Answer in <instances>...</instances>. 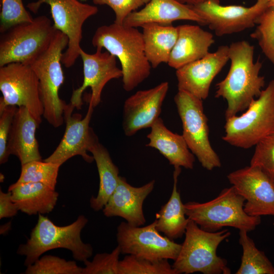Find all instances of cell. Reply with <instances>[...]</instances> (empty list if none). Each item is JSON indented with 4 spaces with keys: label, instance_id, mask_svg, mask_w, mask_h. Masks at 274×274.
<instances>
[{
    "label": "cell",
    "instance_id": "obj_16",
    "mask_svg": "<svg viewBox=\"0 0 274 274\" xmlns=\"http://www.w3.org/2000/svg\"><path fill=\"white\" fill-rule=\"evenodd\" d=\"M83 65V82L81 86L74 90L70 103L77 109H81L83 105L82 94L90 87L91 93L89 104L96 107L101 101L102 90L110 80L122 77L121 68L118 67L116 57L108 51L96 49L93 54L80 51Z\"/></svg>",
    "mask_w": 274,
    "mask_h": 274
},
{
    "label": "cell",
    "instance_id": "obj_25",
    "mask_svg": "<svg viewBox=\"0 0 274 274\" xmlns=\"http://www.w3.org/2000/svg\"><path fill=\"white\" fill-rule=\"evenodd\" d=\"M174 168V184L170 197L156 213L155 219L157 230L172 240L180 238L185 234L189 220L186 218L185 206L177 188L181 167Z\"/></svg>",
    "mask_w": 274,
    "mask_h": 274
},
{
    "label": "cell",
    "instance_id": "obj_38",
    "mask_svg": "<svg viewBox=\"0 0 274 274\" xmlns=\"http://www.w3.org/2000/svg\"><path fill=\"white\" fill-rule=\"evenodd\" d=\"M19 209L12 199L10 191L5 193L0 191V219L16 216Z\"/></svg>",
    "mask_w": 274,
    "mask_h": 274
},
{
    "label": "cell",
    "instance_id": "obj_6",
    "mask_svg": "<svg viewBox=\"0 0 274 274\" xmlns=\"http://www.w3.org/2000/svg\"><path fill=\"white\" fill-rule=\"evenodd\" d=\"M57 30L45 15L1 33L0 66L12 62L31 64L49 47Z\"/></svg>",
    "mask_w": 274,
    "mask_h": 274
},
{
    "label": "cell",
    "instance_id": "obj_11",
    "mask_svg": "<svg viewBox=\"0 0 274 274\" xmlns=\"http://www.w3.org/2000/svg\"><path fill=\"white\" fill-rule=\"evenodd\" d=\"M0 112L6 107L27 108L40 125L43 117L39 80L30 65L12 62L0 66Z\"/></svg>",
    "mask_w": 274,
    "mask_h": 274
},
{
    "label": "cell",
    "instance_id": "obj_4",
    "mask_svg": "<svg viewBox=\"0 0 274 274\" xmlns=\"http://www.w3.org/2000/svg\"><path fill=\"white\" fill-rule=\"evenodd\" d=\"M230 234L227 229L215 232L204 230L189 219L185 239L173 268L177 274L231 273L227 260L217 254L219 245Z\"/></svg>",
    "mask_w": 274,
    "mask_h": 274
},
{
    "label": "cell",
    "instance_id": "obj_17",
    "mask_svg": "<svg viewBox=\"0 0 274 274\" xmlns=\"http://www.w3.org/2000/svg\"><path fill=\"white\" fill-rule=\"evenodd\" d=\"M228 54L229 46H220L215 52L176 70L178 90L206 99L214 79L229 60Z\"/></svg>",
    "mask_w": 274,
    "mask_h": 274
},
{
    "label": "cell",
    "instance_id": "obj_37",
    "mask_svg": "<svg viewBox=\"0 0 274 274\" xmlns=\"http://www.w3.org/2000/svg\"><path fill=\"white\" fill-rule=\"evenodd\" d=\"M18 107L15 106L6 107L0 112V163L8 161L9 155L7 145L13 121Z\"/></svg>",
    "mask_w": 274,
    "mask_h": 274
},
{
    "label": "cell",
    "instance_id": "obj_23",
    "mask_svg": "<svg viewBox=\"0 0 274 274\" xmlns=\"http://www.w3.org/2000/svg\"><path fill=\"white\" fill-rule=\"evenodd\" d=\"M146 146L157 150L174 167L193 169L195 156L189 150L182 135L169 130L159 118L151 127Z\"/></svg>",
    "mask_w": 274,
    "mask_h": 274
},
{
    "label": "cell",
    "instance_id": "obj_7",
    "mask_svg": "<svg viewBox=\"0 0 274 274\" xmlns=\"http://www.w3.org/2000/svg\"><path fill=\"white\" fill-rule=\"evenodd\" d=\"M68 43L67 36L57 30L48 48L29 65L39 80L43 117L54 127H59L64 121V110L67 104L60 98L59 90L64 79L61 66L62 52Z\"/></svg>",
    "mask_w": 274,
    "mask_h": 274
},
{
    "label": "cell",
    "instance_id": "obj_2",
    "mask_svg": "<svg viewBox=\"0 0 274 274\" xmlns=\"http://www.w3.org/2000/svg\"><path fill=\"white\" fill-rule=\"evenodd\" d=\"M91 43L119 59L126 91L132 90L150 76L152 66L145 53L142 33L136 27L115 22L102 25L95 30Z\"/></svg>",
    "mask_w": 274,
    "mask_h": 274
},
{
    "label": "cell",
    "instance_id": "obj_14",
    "mask_svg": "<svg viewBox=\"0 0 274 274\" xmlns=\"http://www.w3.org/2000/svg\"><path fill=\"white\" fill-rule=\"evenodd\" d=\"M227 179L245 199L247 214L274 216V180L261 169L250 165L229 173Z\"/></svg>",
    "mask_w": 274,
    "mask_h": 274
},
{
    "label": "cell",
    "instance_id": "obj_35",
    "mask_svg": "<svg viewBox=\"0 0 274 274\" xmlns=\"http://www.w3.org/2000/svg\"><path fill=\"white\" fill-rule=\"evenodd\" d=\"M250 165L260 168L274 180V130L255 146Z\"/></svg>",
    "mask_w": 274,
    "mask_h": 274
},
{
    "label": "cell",
    "instance_id": "obj_28",
    "mask_svg": "<svg viewBox=\"0 0 274 274\" xmlns=\"http://www.w3.org/2000/svg\"><path fill=\"white\" fill-rule=\"evenodd\" d=\"M242 247L241 265L236 274H274V266L263 251L256 246L246 230L239 231Z\"/></svg>",
    "mask_w": 274,
    "mask_h": 274
},
{
    "label": "cell",
    "instance_id": "obj_30",
    "mask_svg": "<svg viewBox=\"0 0 274 274\" xmlns=\"http://www.w3.org/2000/svg\"><path fill=\"white\" fill-rule=\"evenodd\" d=\"M119 274H177L167 259L152 261L127 255L120 260Z\"/></svg>",
    "mask_w": 274,
    "mask_h": 274
},
{
    "label": "cell",
    "instance_id": "obj_5",
    "mask_svg": "<svg viewBox=\"0 0 274 274\" xmlns=\"http://www.w3.org/2000/svg\"><path fill=\"white\" fill-rule=\"evenodd\" d=\"M245 202V199L231 186L211 200L189 201L184 206L187 218L204 230L215 232L230 227L249 232L260 224L261 217L247 214Z\"/></svg>",
    "mask_w": 274,
    "mask_h": 274
},
{
    "label": "cell",
    "instance_id": "obj_15",
    "mask_svg": "<svg viewBox=\"0 0 274 274\" xmlns=\"http://www.w3.org/2000/svg\"><path fill=\"white\" fill-rule=\"evenodd\" d=\"M75 108L71 103L64 110L66 123L64 135L54 152L44 161L62 165L72 157L80 155L88 163L94 158L87 153L94 141L98 138L89 123L93 111V106L89 104L88 111L83 118L80 114H72Z\"/></svg>",
    "mask_w": 274,
    "mask_h": 274
},
{
    "label": "cell",
    "instance_id": "obj_40",
    "mask_svg": "<svg viewBox=\"0 0 274 274\" xmlns=\"http://www.w3.org/2000/svg\"><path fill=\"white\" fill-rule=\"evenodd\" d=\"M11 222H8L1 226V234H5L8 232L11 228Z\"/></svg>",
    "mask_w": 274,
    "mask_h": 274
},
{
    "label": "cell",
    "instance_id": "obj_9",
    "mask_svg": "<svg viewBox=\"0 0 274 274\" xmlns=\"http://www.w3.org/2000/svg\"><path fill=\"white\" fill-rule=\"evenodd\" d=\"M174 101L182 124V135L189 150L205 169L212 170L220 167L221 160L210 142L202 100L178 90Z\"/></svg>",
    "mask_w": 274,
    "mask_h": 274
},
{
    "label": "cell",
    "instance_id": "obj_42",
    "mask_svg": "<svg viewBox=\"0 0 274 274\" xmlns=\"http://www.w3.org/2000/svg\"><path fill=\"white\" fill-rule=\"evenodd\" d=\"M81 1H86V0H81Z\"/></svg>",
    "mask_w": 274,
    "mask_h": 274
},
{
    "label": "cell",
    "instance_id": "obj_8",
    "mask_svg": "<svg viewBox=\"0 0 274 274\" xmlns=\"http://www.w3.org/2000/svg\"><path fill=\"white\" fill-rule=\"evenodd\" d=\"M222 139L245 149L255 146L274 130V80L240 116L226 119Z\"/></svg>",
    "mask_w": 274,
    "mask_h": 274
},
{
    "label": "cell",
    "instance_id": "obj_3",
    "mask_svg": "<svg viewBox=\"0 0 274 274\" xmlns=\"http://www.w3.org/2000/svg\"><path fill=\"white\" fill-rule=\"evenodd\" d=\"M88 221L81 215L72 223L60 226L40 214L29 238L25 244L19 245L17 253L25 257L26 266L33 263L45 252L58 248L70 250L74 259L84 262L93 254L91 245L84 243L81 237V231Z\"/></svg>",
    "mask_w": 274,
    "mask_h": 274
},
{
    "label": "cell",
    "instance_id": "obj_32",
    "mask_svg": "<svg viewBox=\"0 0 274 274\" xmlns=\"http://www.w3.org/2000/svg\"><path fill=\"white\" fill-rule=\"evenodd\" d=\"M26 267V274H82L83 269L75 261L51 255L42 256Z\"/></svg>",
    "mask_w": 274,
    "mask_h": 274
},
{
    "label": "cell",
    "instance_id": "obj_22",
    "mask_svg": "<svg viewBox=\"0 0 274 274\" xmlns=\"http://www.w3.org/2000/svg\"><path fill=\"white\" fill-rule=\"evenodd\" d=\"M177 28V40L167 63L176 70L203 57L214 43L213 34L197 25H181Z\"/></svg>",
    "mask_w": 274,
    "mask_h": 274
},
{
    "label": "cell",
    "instance_id": "obj_41",
    "mask_svg": "<svg viewBox=\"0 0 274 274\" xmlns=\"http://www.w3.org/2000/svg\"><path fill=\"white\" fill-rule=\"evenodd\" d=\"M269 6H274V0H269Z\"/></svg>",
    "mask_w": 274,
    "mask_h": 274
},
{
    "label": "cell",
    "instance_id": "obj_34",
    "mask_svg": "<svg viewBox=\"0 0 274 274\" xmlns=\"http://www.w3.org/2000/svg\"><path fill=\"white\" fill-rule=\"evenodd\" d=\"M121 253L117 246L110 253L96 254L92 260L84 261L82 274H119V255Z\"/></svg>",
    "mask_w": 274,
    "mask_h": 274
},
{
    "label": "cell",
    "instance_id": "obj_31",
    "mask_svg": "<svg viewBox=\"0 0 274 274\" xmlns=\"http://www.w3.org/2000/svg\"><path fill=\"white\" fill-rule=\"evenodd\" d=\"M250 36L258 41L263 53L274 65V6H269L257 20Z\"/></svg>",
    "mask_w": 274,
    "mask_h": 274
},
{
    "label": "cell",
    "instance_id": "obj_26",
    "mask_svg": "<svg viewBox=\"0 0 274 274\" xmlns=\"http://www.w3.org/2000/svg\"><path fill=\"white\" fill-rule=\"evenodd\" d=\"M142 27L145 53L152 67L167 63L177 40V26L150 23Z\"/></svg>",
    "mask_w": 274,
    "mask_h": 274
},
{
    "label": "cell",
    "instance_id": "obj_29",
    "mask_svg": "<svg viewBox=\"0 0 274 274\" xmlns=\"http://www.w3.org/2000/svg\"><path fill=\"white\" fill-rule=\"evenodd\" d=\"M60 166L44 160L28 162L21 165L20 177L15 183H41L55 189Z\"/></svg>",
    "mask_w": 274,
    "mask_h": 274
},
{
    "label": "cell",
    "instance_id": "obj_33",
    "mask_svg": "<svg viewBox=\"0 0 274 274\" xmlns=\"http://www.w3.org/2000/svg\"><path fill=\"white\" fill-rule=\"evenodd\" d=\"M0 32L17 24L31 21L33 18L26 10L22 0H1Z\"/></svg>",
    "mask_w": 274,
    "mask_h": 274
},
{
    "label": "cell",
    "instance_id": "obj_36",
    "mask_svg": "<svg viewBox=\"0 0 274 274\" xmlns=\"http://www.w3.org/2000/svg\"><path fill=\"white\" fill-rule=\"evenodd\" d=\"M95 5H107L114 11L115 23L123 24L124 20L132 12L146 5L150 0H92Z\"/></svg>",
    "mask_w": 274,
    "mask_h": 274
},
{
    "label": "cell",
    "instance_id": "obj_21",
    "mask_svg": "<svg viewBox=\"0 0 274 274\" xmlns=\"http://www.w3.org/2000/svg\"><path fill=\"white\" fill-rule=\"evenodd\" d=\"M39 126L27 108L18 107L9 136L7 152L9 156H16L21 165L32 161L42 160L36 138Z\"/></svg>",
    "mask_w": 274,
    "mask_h": 274
},
{
    "label": "cell",
    "instance_id": "obj_39",
    "mask_svg": "<svg viewBox=\"0 0 274 274\" xmlns=\"http://www.w3.org/2000/svg\"><path fill=\"white\" fill-rule=\"evenodd\" d=\"M179 2L189 6H194L209 0H177Z\"/></svg>",
    "mask_w": 274,
    "mask_h": 274
},
{
    "label": "cell",
    "instance_id": "obj_12",
    "mask_svg": "<svg viewBox=\"0 0 274 274\" xmlns=\"http://www.w3.org/2000/svg\"><path fill=\"white\" fill-rule=\"evenodd\" d=\"M116 237L122 254L152 261L175 260L181 248V244L160 233L155 220L144 227L122 222L117 227Z\"/></svg>",
    "mask_w": 274,
    "mask_h": 274
},
{
    "label": "cell",
    "instance_id": "obj_18",
    "mask_svg": "<svg viewBox=\"0 0 274 274\" xmlns=\"http://www.w3.org/2000/svg\"><path fill=\"white\" fill-rule=\"evenodd\" d=\"M168 88L167 82H162L153 88L138 91L125 100L122 126L126 136H131L140 130L151 128L159 118Z\"/></svg>",
    "mask_w": 274,
    "mask_h": 274
},
{
    "label": "cell",
    "instance_id": "obj_27",
    "mask_svg": "<svg viewBox=\"0 0 274 274\" xmlns=\"http://www.w3.org/2000/svg\"><path fill=\"white\" fill-rule=\"evenodd\" d=\"M89 152L95 160L99 177L97 195L90 199V207L96 212L102 210L116 188L119 179V169L113 162L107 149L97 138L91 145Z\"/></svg>",
    "mask_w": 274,
    "mask_h": 274
},
{
    "label": "cell",
    "instance_id": "obj_20",
    "mask_svg": "<svg viewBox=\"0 0 274 274\" xmlns=\"http://www.w3.org/2000/svg\"><path fill=\"white\" fill-rule=\"evenodd\" d=\"M180 20L195 21L204 25V20L189 5L177 0H150L144 8L129 14L123 24L136 28L150 23L171 25L173 22Z\"/></svg>",
    "mask_w": 274,
    "mask_h": 274
},
{
    "label": "cell",
    "instance_id": "obj_13",
    "mask_svg": "<svg viewBox=\"0 0 274 274\" xmlns=\"http://www.w3.org/2000/svg\"><path fill=\"white\" fill-rule=\"evenodd\" d=\"M190 7L204 20L217 36L242 31L253 27L264 10L269 0H257L250 7L222 6L219 0H209Z\"/></svg>",
    "mask_w": 274,
    "mask_h": 274
},
{
    "label": "cell",
    "instance_id": "obj_19",
    "mask_svg": "<svg viewBox=\"0 0 274 274\" xmlns=\"http://www.w3.org/2000/svg\"><path fill=\"white\" fill-rule=\"evenodd\" d=\"M155 181L152 180L141 187H134L126 179L119 177L118 185L102 209L107 217H120L131 225L141 226L146 223L143 204L153 191Z\"/></svg>",
    "mask_w": 274,
    "mask_h": 274
},
{
    "label": "cell",
    "instance_id": "obj_10",
    "mask_svg": "<svg viewBox=\"0 0 274 274\" xmlns=\"http://www.w3.org/2000/svg\"><path fill=\"white\" fill-rule=\"evenodd\" d=\"M44 4L50 8L55 28L68 39L66 49L62 53L61 62L66 67H70L80 56L83 25L89 17L96 14L98 8L79 0H37L29 3L27 7L36 13Z\"/></svg>",
    "mask_w": 274,
    "mask_h": 274
},
{
    "label": "cell",
    "instance_id": "obj_1",
    "mask_svg": "<svg viewBox=\"0 0 274 274\" xmlns=\"http://www.w3.org/2000/svg\"><path fill=\"white\" fill-rule=\"evenodd\" d=\"M254 47L241 41L229 46L230 66L225 78L216 85L215 97L225 99L226 119L247 109L251 102L260 95L265 79L260 75L262 62L254 61Z\"/></svg>",
    "mask_w": 274,
    "mask_h": 274
},
{
    "label": "cell",
    "instance_id": "obj_24",
    "mask_svg": "<svg viewBox=\"0 0 274 274\" xmlns=\"http://www.w3.org/2000/svg\"><path fill=\"white\" fill-rule=\"evenodd\" d=\"M8 191L19 210L29 216L52 212L59 196L55 189L41 183H14Z\"/></svg>",
    "mask_w": 274,
    "mask_h": 274
}]
</instances>
